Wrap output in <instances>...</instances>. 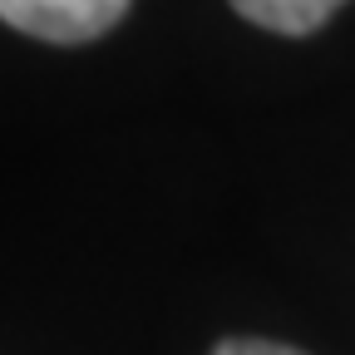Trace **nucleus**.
Here are the masks:
<instances>
[{
    "mask_svg": "<svg viewBox=\"0 0 355 355\" xmlns=\"http://www.w3.org/2000/svg\"><path fill=\"white\" fill-rule=\"evenodd\" d=\"M133 0H0V20L50 44H84L109 35Z\"/></svg>",
    "mask_w": 355,
    "mask_h": 355,
    "instance_id": "f257e3e1",
    "label": "nucleus"
},
{
    "mask_svg": "<svg viewBox=\"0 0 355 355\" xmlns=\"http://www.w3.org/2000/svg\"><path fill=\"white\" fill-rule=\"evenodd\" d=\"M212 355H301V350L277 345V340H222Z\"/></svg>",
    "mask_w": 355,
    "mask_h": 355,
    "instance_id": "7ed1b4c3",
    "label": "nucleus"
},
{
    "mask_svg": "<svg viewBox=\"0 0 355 355\" xmlns=\"http://www.w3.org/2000/svg\"><path fill=\"white\" fill-rule=\"evenodd\" d=\"M345 0H232V10L261 30H277V35H311L321 30Z\"/></svg>",
    "mask_w": 355,
    "mask_h": 355,
    "instance_id": "f03ea898",
    "label": "nucleus"
}]
</instances>
